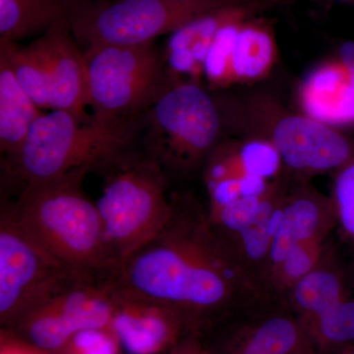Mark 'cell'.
<instances>
[{
    "label": "cell",
    "mask_w": 354,
    "mask_h": 354,
    "mask_svg": "<svg viewBox=\"0 0 354 354\" xmlns=\"http://www.w3.org/2000/svg\"><path fill=\"white\" fill-rule=\"evenodd\" d=\"M167 354H213L199 333L184 335Z\"/></svg>",
    "instance_id": "4316f807"
},
{
    "label": "cell",
    "mask_w": 354,
    "mask_h": 354,
    "mask_svg": "<svg viewBox=\"0 0 354 354\" xmlns=\"http://www.w3.org/2000/svg\"><path fill=\"white\" fill-rule=\"evenodd\" d=\"M288 293L300 321L318 315L348 297L342 274L322 262L300 279Z\"/></svg>",
    "instance_id": "ffe728a7"
},
{
    "label": "cell",
    "mask_w": 354,
    "mask_h": 354,
    "mask_svg": "<svg viewBox=\"0 0 354 354\" xmlns=\"http://www.w3.org/2000/svg\"><path fill=\"white\" fill-rule=\"evenodd\" d=\"M245 18L230 21L221 26L209 46L204 65L203 77L212 87L221 88L232 84V58L237 34Z\"/></svg>",
    "instance_id": "cb8c5ba5"
},
{
    "label": "cell",
    "mask_w": 354,
    "mask_h": 354,
    "mask_svg": "<svg viewBox=\"0 0 354 354\" xmlns=\"http://www.w3.org/2000/svg\"><path fill=\"white\" fill-rule=\"evenodd\" d=\"M78 276L82 274L65 267L44 249L21 223L12 201L1 197L0 325L2 329H6L60 286Z\"/></svg>",
    "instance_id": "ba28073f"
},
{
    "label": "cell",
    "mask_w": 354,
    "mask_h": 354,
    "mask_svg": "<svg viewBox=\"0 0 354 354\" xmlns=\"http://www.w3.org/2000/svg\"><path fill=\"white\" fill-rule=\"evenodd\" d=\"M302 113L330 127L354 124V97L351 76L339 59L317 66L298 88Z\"/></svg>",
    "instance_id": "9a60e30c"
},
{
    "label": "cell",
    "mask_w": 354,
    "mask_h": 354,
    "mask_svg": "<svg viewBox=\"0 0 354 354\" xmlns=\"http://www.w3.org/2000/svg\"><path fill=\"white\" fill-rule=\"evenodd\" d=\"M137 124L133 120L82 121L64 111H50L35 121L24 143L12 158L1 160V184L20 192L69 172L99 171L131 150Z\"/></svg>",
    "instance_id": "3957f363"
},
{
    "label": "cell",
    "mask_w": 354,
    "mask_h": 354,
    "mask_svg": "<svg viewBox=\"0 0 354 354\" xmlns=\"http://www.w3.org/2000/svg\"><path fill=\"white\" fill-rule=\"evenodd\" d=\"M339 58L346 65L351 76V88L354 97V41H346L339 46Z\"/></svg>",
    "instance_id": "83f0119b"
},
{
    "label": "cell",
    "mask_w": 354,
    "mask_h": 354,
    "mask_svg": "<svg viewBox=\"0 0 354 354\" xmlns=\"http://www.w3.org/2000/svg\"><path fill=\"white\" fill-rule=\"evenodd\" d=\"M288 0H235L185 23L169 35L164 48L165 65L171 80L200 83L203 65L214 37L230 21L251 19L256 14Z\"/></svg>",
    "instance_id": "4fadbf2b"
},
{
    "label": "cell",
    "mask_w": 354,
    "mask_h": 354,
    "mask_svg": "<svg viewBox=\"0 0 354 354\" xmlns=\"http://www.w3.org/2000/svg\"><path fill=\"white\" fill-rule=\"evenodd\" d=\"M235 0H86L70 18L84 50L94 46H138L169 35L189 21Z\"/></svg>",
    "instance_id": "52a82bcc"
},
{
    "label": "cell",
    "mask_w": 354,
    "mask_h": 354,
    "mask_svg": "<svg viewBox=\"0 0 354 354\" xmlns=\"http://www.w3.org/2000/svg\"><path fill=\"white\" fill-rule=\"evenodd\" d=\"M120 342L111 328H92L74 335L57 354H120Z\"/></svg>",
    "instance_id": "484cf974"
},
{
    "label": "cell",
    "mask_w": 354,
    "mask_h": 354,
    "mask_svg": "<svg viewBox=\"0 0 354 354\" xmlns=\"http://www.w3.org/2000/svg\"><path fill=\"white\" fill-rule=\"evenodd\" d=\"M7 41L11 64L18 82L41 111H50V85L43 58L36 44L32 41L24 48H19L14 41Z\"/></svg>",
    "instance_id": "603a6c76"
},
{
    "label": "cell",
    "mask_w": 354,
    "mask_h": 354,
    "mask_svg": "<svg viewBox=\"0 0 354 354\" xmlns=\"http://www.w3.org/2000/svg\"><path fill=\"white\" fill-rule=\"evenodd\" d=\"M146 155L165 171L188 174L218 146V104L200 83L171 80L144 114Z\"/></svg>",
    "instance_id": "5b68a950"
},
{
    "label": "cell",
    "mask_w": 354,
    "mask_h": 354,
    "mask_svg": "<svg viewBox=\"0 0 354 354\" xmlns=\"http://www.w3.org/2000/svg\"><path fill=\"white\" fill-rule=\"evenodd\" d=\"M116 283L118 278L75 277L1 330L43 353L57 354L77 333L111 326Z\"/></svg>",
    "instance_id": "9c48e42d"
},
{
    "label": "cell",
    "mask_w": 354,
    "mask_h": 354,
    "mask_svg": "<svg viewBox=\"0 0 354 354\" xmlns=\"http://www.w3.org/2000/svg\"><path fill=\"white\" fill-rule=\"evenodd\" d=\"M165 227L121 264L118 283L169 305L191 333L208 334L267 290L214 227L208 212L171 197Z\"/></svg>",
    "instance_id": "6da1fadb"
},
{
    "label": "cell",
    "mask_w": 354,
    "mask_h": 354,
    "mask_svg": "<svg viewBox=\"0 0 354 354\" xmlns=\"http://www.w3.org/2000/svg\"><path fill=\"white\" fill-rule=\"evenodd\" d=\"M88 108L100 120L145 114L171 83L164 51L152 43L94 46L83 50Z\"/></svg>",
    "instance_id": "8992f818"
},
{
    "label": "cell",
    "mask_w": 354,
    "mask_h": 354,
    "mask_svg": "<svg viewBox=\"0 0 354 354\" xmlns=\"http://www.w3.org/2000/svg\"><path fill=\"white\" fill-rule=\"evenodd\" d=\"M337 223L354 243V158L335 174L332 197Z\"/></svg>",
    "instance_id": "d4e9b609"
},
{
    "label": "cell",
    "mask_w": 354,
    "mask_h": 354,
    "mask_svg": "<svg viewBox=\"0 0 354 354\" xmlns=\"http://www.w3.org/2000/svg\"><path fill=\"white\" fill-rule=\"evenodd\" d=\"M43 58L50 85V111H64L88 121L87 69L85 57L77 43L69 21L62 20L35 39Z\"/></svg>",
    "instance_id": "7c38bea8"
},
{
    "label": "cell",
    "mask_w": 354,
    "mask_h": 354,
    "mask_svg": "<svg viewBox=\"0 0 354 354\" xmlns=\"http://www.w3.org/2000/svg\"><path fill=\"white\" fill-rule=\"evenodd\" d=\"M283 162L269 140L258 137L237 145L216 146L207 158L205 181L254 176L272 181L278 179Z\"/></svg>",
    "instance_id": "e0dca14e"
},
{
    "label": "cell",
    "mask_w": 354,
    "mask_h": 354,
    "mask_svg": "<svg viewBox=\"0 0 354 354\" xmlns=\"http://www.w3.org/2000/svg\"><path fill=\"white\" fill-rule=\"evenodd\" d=\"M102 194L95 202L109 246L120 266L165 227L172 214L167 176L148 156L127 151L100 169Z\"/></svg>",
    "instance_id": "277c9868"
},
{
    "label": "cell",
    "mask_w": 354,
    "mask_h": 354,
    "mask_svg": "<svg viewBox=\"0 0 354 354\" xmlns=\"http://www.w3.org/2000/svg\"><path fill=\"white\" fill-rule=\"evenodd\" d=\"M335 354H354V346H344L339 351H335Z\"/></svg>",
    "instance_id": "f1b7e54d"
},
{
    "label": "cell",
    "mask_w": 354,
    "mask_h": 354,
    "mask_svg": "<svg viewBox=\"0 0 354 354\" xmlns=\"http://www.w3.org/2000/svg\"><path fill=\"white\" fill-rule=\"evenodd\" d=\"M86 0H0V38L18 39L44 34L59 21H69Z\"/></svg>",
    "instance_id": "ac0fdd59"
},
{
    "label": "cell",
    "mask_w": 354,
    "mask_h": 354,
    "mask_svg": "<svg viewBox=\"0 0 354 354\" xmlns=\"http://www.w3.org/2000/svg\"><path fill=\"white\" fill-rule=\"evenodd\" d=\"M300 322L320 354L335 353L354 342V299L344 298Z\"/></svg>",
    "instance_id": "44dd1931"
},
{
    "label": "cell",
    "mask_w": 354,
    "mask_h": 354,
    "mask_svg": "<svg viewBox=\"0 0 354 354\" xmlns=\"http://www.w3.org/2000/svg\"><path fill=\"white\" fill-rule=\"evenodd\" d=\"M335 225L337 218L330 198H326L307 187L288 192L279 227L272 239L265 286L270 272L291 249L312 239H326Z\"/></svg>",
    "instance_id": "5bb4252c"
},
{
    "label": "cell",
    "mask_w": 354,
    "mask_h": 354,
    "mask_svg": "<svg viewBox=\"0 0 354 354\" xmlns=\"http://www.w3.org/2000/svg\"><path fill=\"white\" fill-rule=\"evenodd\" d=\"M111 328L127 354H167L189 334L180 314L116 283Z\"/></svg>",
    "instance_id": "8fae6325"
},
{
    "label": "cell",
    "mask_w": 354,
    "mask_h": 354,
    "mask_svg": "<svg viewBox=\"0 0 354 354\" xmlns=\"http://www.w3.org/2000/svg\"><path fill=\"white\" fill-rule=\"evenodd\" d=\"M271 116L261 120L265 137L276 147L283 165L295 174H322L337 171L354 158V142L335 128L305 114L279 113L272 102L256 101Z\"/></svg>",
    "instance_id": "30bf717a"
},
{
    "label": "cell",
    "mask_w": 354,
    "mask_h": 354,
    "mask_svg": "<svg viewBox=\"0 0 354 354\" xmlns=\"http://www.w3.org/2000/svg\"><path fill=\"white\" fill-rule=\"evenodd\" d=\"M325 239H312L291 249L268 276L267 290L288 292L300 279L313 271L322 262Z\"/></svg>",
    "instance_id": "7402d4cb"
},
{
    "label": "cell",
    "mask_w": 354,
    "mask_h": 354,
    "mask_svg": "<svg viewBox=\"0 0 354 354\" xmlns=\"http://www.w3.org/2000/svg\"><path fill=\"white\" fill-rule=\"evenodd\" d=\"M277 57L272 32L265 23L246 20L235 39L232 58V82H250L264 78Z\"/></svg>",
    "instance_id": "d6986e66"
},
{
    "label": "cell",
    "mask_w": 354,
    "mask_h": 354,
    "mask_svg": "<svg viewBox=\"0 0 354 354\" xmlns=\"http://www.w3.org/2000/svg\"><path fill=\"white\" fill-rule=\"evenodd\" d=\"M44 113L18 82L9 44L0 38V151L1 160L20 150L35 121Z\"/></svg>",
    "instance_id": "2e32d148"
},
{
    "label": "cell",
    "mask_w": 354,
    "mask_h": 354,
    "mask_svg": "<svg viewBox=\"0 0 354 354\" xmlns=\"http://www.w3.org/2000/svg\"><path fill=\"white\" fill-rule=\"evenodd\" d=\"M88 169L28 184L12 201L32 236L71 271L95 279L118 277L116 259L95 203L83 190Z\"/></svg>",
    "instance_id": "7a4b0ae2"
}]
</instances>
